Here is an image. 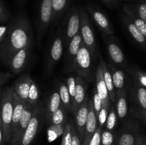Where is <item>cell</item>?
Listing matches in <instances>:
<instances>
[{"mask_svg": "<svg viewBox=\"0 0 146 145\" xmlns=\"http://www.w3.org/2000/svg\"><path fill=\"white\" fill-rule=\"evenodd\" d=\"M96 58L81 41V46L74 61L72 72L78 74V76L84 78L87 82H93L96 72Z\"/></svg>", "mask_w": 146, "mask_h": 145, "instance_id": "7a4b0ae2", "label": "cell"}, {"mask_svg": "<svg viewBox=\"0 0 146 145\" xmlns=\"http://www.w3.org/2000/svg\"><path fill=\"white\" fill-rule=\"evenodd\" d=\"M121 18L122 22L123 23V24L125 25L127 31H128V33L131 34L132 38H133V39L135 40V41H136L143 48L146 50V38L144 37V36L141 34V31L138 29V28L135 26V25L133 24V22L131 21V18H130L126 14H124L123 12H122V14H121Z\"/></svg>", "mask_w": 146, "mask_h": 145, "instance_id": "44dd1931", "label": "cell"}, {"mask_svg": "<svg viewBox=\"0 0 146 145\" xmlns=\"http://www.w3.org/2000/svg\"><path fill=\"white\" fill-rule=\"evenodd\" d=\"M107 52L111 61L115 65H119L122 68L126 66V60L121 48L113 39H108L106 43Z\"/></svg>", "mask_w": 146, "mask_h": 145, "instance_id": "ffe728a7", "label": "cell"}, {"mask_svg": "<svg viewBox=\"0 0 146 145\" xmlns=\"http://www.w3.org/2000/svg\"><path fill=\"white\" fill-rule=\"evenodd\" d=\"M17 1L20 6H23L26 3L27 0H17Z\"/></svg>", "mask_w": 146, "mask_h": 145, "instance_id": "7dc6e473", "label": "cell"}, {"mask_svg": "<svg viewBox=\"0 0 146 145\" xmlns=\"http://www.w3.org/2000/svg\"><path fill=\"white\" fill-rule=\"evenodd\" d=\"M33 33L27 16L19 13L9 25L3 41L0 43V60L6 64L14 53L26 47L31 46Z\"/></svg>", "mask_w": 146, "mask_h": 145, "instance_id": "6da1fadb", "label": "cell"}, {"mask_svg": "<svg viewBox=\"0 0 146 145\" xmlns=\"http://www.w3.org/2000/svg\"><path fill=\"white\" fill-rule=\"evenodd\" d=\"M52 17L51 0H40L36 20V30L38 40L45 34L51 24Z\"/></svg>", "mask_w": 146, "mask_h": 145, "instance_id": "9c48e42d", "label": "cell"}, {"mask_svg": "<svg viewBox=\"0 0 146 145\" xmlns=\"http://www.w3.org/2000/svg\"><path fill=\"white\" fill-rule=\"evenodd\" d=\"M3 86H0V105H1V95H2V90Z\"/></svg>", "mask_w": 146, "mask_h": 145, "instance_id": "c3c4849f", "label": "cell"}, {"mask_svg": "<svg viewBox=\"0 0 146 145\" xmlns=\"http://www.w3.org/2000/svg\"><path fill=\"white\" fill-rule=\"evenodd\" d=\"M64 39L60 26L58 27L56 34L51 41L47 52L46 59L45 72L48 75H51L56 64L59 61L64 52Z\"/></svg>", "mask_w": 146, "mask_h": 145, "instance_id": "8992f818", "label": "cell"}, {"mask_svg": "<svg viewBox=\"0 0 146 145\" xmlns=\"http://www.w3.org/2000/svg\"><path fill=\"white\" fill-rule=\"evenodd\" d=\"M25 104V102L21 101L14 92V109H13L12 119H11V136L14 134L16 130H17Z\"/></svg>", "mask_w": 146, "mask_h": 145, "instance_id": "484cf974", "label": "cell"}, {"mask_svg": "<svg viewBox=\"0 0 146 145\" xmlns=\"http://www.w3.org/2000/svg\"><path fill=\"white\" fill-rule=\"evenodd\" d=\"M32 79L28 74H23L16 80L14 85H13L14 93L17 97L27 103L28 100L29 91L30 85Z\"/></svg>", "mask_w": 146, "mask_h": 145, "instance_id": "ac0fdd59", "label": "cell"}, {"mask_svg": "<svg viewBox=\"0 0 146 145\" xmlns=\"http://www.w3.org/2000/svg\"><path fill=\"white\" fill-rule=\"evenodd\" d=\"M123 1H134L135 0H123Z\"/></svg>", "mask_w": 146, "mask_h": 145, "instance_id": "681fc988", "label": "cell"}, {"mask_svg": "<svg viewBox=\"0 0 146 145\" xmlns=\"http://www.w3.org/2000/svg\"><path fill=\"white\" fill-rule=\"evenodd\" d=\"M3 142H4V137H3V131L2 126H1V120L0 117V145H2Z\"/></svg>", "mask_w": 146, "mask_h": 145, "instance_id": "bcb514c9", "label": "cell"}, {"mask_svg": "<svg viewBox=\"0 0 146 145\" xmlns=\"http://www.w3.org/2000/svg\"><path fill=\"white\" fill-rule=\"evenodd\" d=\"M38 98H39V90L36 82L32 80L30 85L27 103L31 104V105H36L38 102Z\"/></svg>", "mask_w": 146, "mask_h": 145, "instance_id": "e575fe53", "label": "cell"}, {"mask_svg": "<svg viewBox=\"0 0 146 145\" xmlns=\"http://www.w3.org/2000/svg\"><path fill=\"white\" fill-rule=\"evenodd\" d=\"M61 105V99H60L58 88H56L51 92L47 102L46 108L45 109V118L47 121V123H48L53 114L59 108Z\"/></svg>", "mask_w": 146, "mask_h": 145, "instance_id": "83f0119b", "label": "cell"}, {"mask_svg": "<svg viewBox=\"0 0 146 145\" xmlns=\"http://www.w3.org/2000/svg\"><path fill=\"white\" fill-rule=\"evenodd\" d=\"M71 145H82V142H81V139H80L79 136H78V134L75 127L74 122L72 125V140H71Z\"/></svg>", "mask_w": 146, "mask_h": 145, "instance_id": "60d3db41", "label": "cell"}, {"mask_svg": "<svg viewBox=\"0 0 146 145\" xmlns=\"http://www.w3.org/2000/svg\"><path fill=\"white\" fill-rule=\"evenodd\" d=\"M102 129L97 127L94 136L91 138L88 145H101V134Z\"/></svg>", "mask_w": 146, "mask_h": 145, "instance_id": "ab89813d", "label": "cell"}, {"mask_svg": "<svg viewBox=\"0 0 146 145\" xmlns=\"http://www.w3.org/2000/svg\"><path fill=\"white\" fill-rule=\"evenodd\" d=\"M96 90L97 93L101 98L102 100V107L106 109L107 111L109 110L110 106L111 105V102L110 100L109 94H108V90H107L106 85L104 82V77H103L102 71H101V65H97L96 72Z\"/></svg>", "mask_w": 146, "mask_h": 145, "instance_id": "e0dca14e", "label": "cell"}, {"mask_svg": "<svg viewBox=\"0 0 146 145\" xmlns=\"http://www.w3.org/2000/svg\"><path fill=\"white\" fill-rule=\"evenodd\" d=\"M71 1V0H51L52 17L51 24L54 26L58 25L61 18L69 9Z\"/></svg>", "mask_w": 146, "mask_h": 145, "instance_id": "7402d4cb", "label": "cell"}, {"mask_svg": "<svg viewBox=\"0 0 146 145\" xmlns=\"http://www.w3.org/2000/svg\"><path fill=\"white\" fill-rule=\"evenodd\" d=\"M143 123H144V124H145V125H146V116H145V119H144V120H143Z\"/></svg>", "mask_w": 146, "mask_h": 145, "instance_id": "f907efd6", "label": "cell"}, {"mask_svg": "<svg viewBox=\"0 0 146 145\" xmlns=\"http://www.w3.org/2000/svg\"><path fill=\"white\" fill-rule=\"evenodd\" d=\"M76 80V92L72 102V114L76 113L77 109L80 107L85 100L87 90V82L80 76L75 78Z\"/></svg>", "mask_w": 146, "mask_h": 145, "instance_id": "d6986e66", "label": "cell"}, {"mask_svg": "<svg viewBox=\"0 0 146 145\" xmlns=\"http://www.w3.org/2000/svg\"><path fill=\"white\" fill-rule=\"evenodd\" d=\"M10 17L9 12L4 5V2L0 0V23L6 22Z\"/></svg>", "mask_w": 146, "mask_h": 145, "instance_id": "f35d334b", "label": "cell"}, {"mask_svg": "<svg viewBox=\"0 0 146 145\" xmlns=\"http://www.w3.org/2000/svg\"><path fill=\"white\" fill-rule=\"evenodd\" d=\"M123 12L126 14L133 22L135 26L141 31V34L146 38V24L138 16L133 8V6L128 4H125L123 6Z\"/></svg>", "mask_w": 146, "mask_h": 145, "instance_id": "d4e9b609", "label": "cell"}, {"mask_svg": "<svg viewBox=\"0 0 146 145\" xmlns=\"http://www.w3.org/2000/svg\"><path fill=\"white\" fill-rule=\"evenodd\" d=\"M58 90L62 106L66 110L72 113V101L66 83L60 82L58 85Z\"/></svg>", "mask_w": 146, "mask_h": 145, "instance_id": "f1b7e54d", "label": "cell"}, {"mask_svg": "<svg viewBox=\"0 0 146 145\" xmlns=\"http://www.w3.org/2000/svg\"><path fill=\"white\" fill-rule=\"evenodd\" d=\"M66 85L67 88H68V92L71 96V101L73 102V100H74V95H75L76 92V80L75 77L74 76H69L66 78Z\"/></svg>", "mask_w": 146, "mask_h": 145, "instance_id": "8d00e7d4", "label": "cell"}, {"mask_svg": "<svg viewBox=\"0 0 146 145\" xmlns=\"http://www.w3.org/2000/svg\"><path fill=\"white\" fill-rule=\"evenodd\" d=\"M74 120L70 119L66 123L64 126V130L63 132L62 138L60 145H71L72 140V125L74 124Z\"/></svg>", "mask_w": 146, "mask_h": 145, "instance_id": "836d02e7", "label": "cell"}, {"mask_svg": "<svg viewBox=\"0 0 146 145\" xmlns=\"http://www.w3.org/2000/svg\"><path fill=\"white\" fill-rule=\"evenodd\" d=\"M88 100H89V98L87 95L82 105L80 106V107L77 109L76 113L74 115V125H75V127L81 139V142H83V139H84V130H85L86 123L87 117H88Z\"/></svg>", "mask_w": 146, "mask_h": 145, "instance_id": "5bb4252c", "label": "cell"}, {"mask_svg": "<svg viewBox=\"0 0 146 145\" xmlns=\"http://www.w3.org/2000/svg\"><path fill=\"white\" fill-rule=\"evenodd\" d=\"M44 117L45 109H44L42 103L38 102L35 107L34 115L18 145H31L42 125Z\"/></svg>", "mask_w": 146, "mask_h": 145, "instance_id": "52a82bcc", "label": "cell"}, {"mask_svg": "<svg viewBox=\"0 0 146 145\" xmlns=\"http://www.w3.org/2000/svg\"><path fill=\"white\" fill-rule=\"evenodd\" d=\"M81 41L82 38L79 31L70 41L68 47L66 49V53L65 56V70L67 72H72L74 61L81 46Z\"/></svg>", "mask_w": 146, "mask_h": 145, "instance_id": "2e32d148", "label": "cell"}, {"mask_svg": "<svg viewBox=\"0 0 146 145\" xmlns=\"http://www.w3.org/2000/svg\"><path fill=\"white\" fill-rule=\"evenodd\" d=\"M14 88L13 86L6 87L2 90L1 105H0V117L2 126L4 142L11 141V125L14 109Z\"/></svg>", "mask_w": 146, "mask_h": 145, "instance_id": "3957f363", "label": "cell"}, {"mask_svg": "<svg viewBox=\"0 0 146 145\" xmlns=\"http://www.w3.org/2000/svg\"><path fill=\"white\" fill-rule=\"evenodd\" d=\"M30 50L31 46L26 47L16 52L9 58L6 65L13 73H19L26 68L29 58Z\"/></svg>", "mask_w": 146, "mask_h": 145, "instance_id": "4fadbf2b", "label": "cell"}, {"mask_svg": "<svg viewBox=\"0 0 146 145\" xmlns=\"http://www.w3.org/2000/svg\"><path fill=\"white\" fill-rule=\"evenodd\" d=\"M60 26L64 39V49H66L72 38L79 32L80 11L76 7H71L62 17Z\"/></svg>", "mask_w": 146, "mask_h": 145, "instance_id": "277c9868", "label": "cell"}, {"mask_svg": "<svg viewBox=\"0 0 146 145\" xmlns=\"http://www.w3.org/2000/svg\"><path fill=\"white\" fill-rule=\"evenodd\" d=\"M98 57H99V65H101L104 82H105L107 90H108V94H109L110 100H111V103H115L116 91H115L113 83L112 76H111V72H110L109 69H108V65L105 62L103 57L101 55H99Z\"/></svg>", "mask_w": 146, "mask_h": 145, "instance_id": "cb8c5ba5", "label": "cell"}, {"mask_svg": "<svg viewBox=\"0 0 146 145\" xmlns=\"http://www.w3.org/2000/svg\"><path fill=\"white\" fill-rule=\"evenodd\" d=\"M133 8L138 16L146 24V0H140L133 6Z\"/></svg>", "mask_w": 146, "mask_h": 145, "instance_id": "d590c367", "label": "cell"}, {"mask_svg": "<svg viewBox=\"0 0 146 145\" xmlns=\"http://www.w3.org/2000/svg\"><path fill=\"white\" fill-rule=\"evenodd\" d=\"M108 69L112 76L113 83L115 91L126 90H125V76L123 71L118 69L115 65L111 63L108 64Z\"/></svg>", "mask_w": 146, "mask_h": 145, "instance_id": "4316f807", "label": "cell"}, {"mask_svg": "<svg viewBox=\"0 0 146 145\" xmlns=\"http://www.w3.org/2000/svg\"><path fill=\"white\" fill-rule=\"evenodd\" d=\"M66 124H51L47 129V137L49 142H54L55 139L62 136Z\"/></svg>", "mask_w": 146, "mask_h": 145, "instance_id": "4dcf8cb0", "label": "cell"}, {"mask_svg": "<svg viewBox=\"0 0 146 145\" xmlns=\"http://www.w3.org/2000/svg\"><path fill=\"white\" fill-rule=\"evenodd\" d=\"M101 1L111 8H115L119 5L121 0H101Z\"/></svg>", "mask_w": 146, "mask_h": 145, "instance_id": "b9f144b4", "label": "cell"}, {"mask_svg": "<svg viewBox=\"0 0 146 145\" xmlns=\"http://www.w3.org/2000/svg\"><path fill=\"white\" fill-rule=\"evenodd\" d=\"M80 11V29L82 41L86 45L91 53L95 57L99 56V51L97 48L95 36L92 28L91 20L86 10L83 7L79 8Z\"/></svg>", "mask_w": 146, "mask_h": 145, "instance_id": "5b68a950", "label": "cell"}, {"mask_svg": "<svg viewBox=\"0 0 146 145\" xmlns=\"http://www.w3.org/2000/svg\"><path fill=\"white\" fill-rule=\"evenodd\" d=\"M131 98L135 117L143 122L146 116V88L137 80L131 90Z\"/></svg>", "mask_w": 146, "mask_h": 145, "instance_id": "30bf717a", "label": "cell"}, {"mask_svg": "<svg viewBox=\"0 0 146 145\" xmlns=\"http://www.w3.org/2000/svg\"><path fill=\"white\" fill-rule=\"evenodd\" d=\"M36 105H31L29 103L25 104L17 130H16L14 134L11 136V141H10L11 145H18L19 144L20 141L25 132L26 129L28 127L29 123L34 115Z\"/></svg>", "mask_w": 146, "mask_h": 145, "instance_id": "8fae6325", "label": "cell"}, {"mask_svg": "<svg viewBox=\"0 0 146 145\" xmlns=\"http://www.w3.org/2000/svg\"><path fill=\"white\" fill-rule=\"evenodd\" d=\"M93 106H94V111H95V114L96 117H98V114H99L100 111H101V108H102V100H101V98L99 95L97 93L96 90L94 91V95H93Z\"/></svg>", "mask_w": 146, "mask_h": 145, "instance_id": "74e56055", "label": "cell"}, {"mask_svg": "<svg viewBox=\"0 0 146 145\" xmlns=\"http://www.w3.org/2000/svg\"><path fill=\"white\" fill-rule=\"evenodd\" d=\"M115 107L117 116L121 121H125L128 113V100L126 90L116 91Z\"/></svg>", "mask_w": 146, "mask_h": 145, "instance_id": "603a6c76", "label": "cell"}, {"mask_svg": "<svg viewBox=\"0 0 146 145\" xmlns=\"http://www.w3.org/2000/svg\"><path fill=\"white\" fill-rule=\"evenodd\" d=\"M8 30V26L0 24V43L3 41Z\"/></svg>", "mask_w": 146, "mask_h": 145, "instance_id": "7bdbcfd3", "label": "cell"}, {"mask_svg": "<svg viewBox=\"0 0 146 145\" xmlns=\"http://www.w3.org/2000/svg\"><path fill=\"white\" fill-rule=\"evenodd\" d=\"M86 9L96 26L104 35L106 36L114 35L115 31L112 24H111L108 17L101 10L90 4L86 6Z\"/></svg>", "mask_w": 146, "mask_h": 145, "instance_id": "7c38bea8", "label": "cell"}, {"mask_svg": "<svg viewBox=\"0 0 146 145\" xmlns=\"http://www.w3.org/2000/svg\"><path fill=\"white\" fill-rule=\"evenodd\" d=\"M118 134L115 132L103 129L101 134V145H116Z\"/></svg>", "mask_w": 146, "mask_h": 145, "instance_id": "d6a6232c", "label": "cell"}, {"mask_svg": "<svg viewBox=\"0 0 146 145\" xmlns=\"http://www.w3.org/2000/svg\"><path fill=\"white\" fill-rule=\"evenodd\" d=\"M10 75L6 72H0V86H3L6 82L9 79Z\"/></svg>", "mask_w": 146, "mask_h": 145, "instance_id": "ee69618b", "label": "cell"}, {"mask_svg": "<svg viewBox=\"0 0 146 145\" xmlns=\"http://www.w3.org/2000/svg\"><path fill=\"white\" fill-rule=\"evenodd\" d=\"M141 133L139 125L135 119L125 120L118 134L116 145H135Z\"/></svg>", "mask_w": 146, "mask_h": 145, "instance_id": "ba28073f", "label": "cell"}, {"mask_svg": "<svg viewBox=\"0 0 146 145\" xmlns=\"http://www.w3.org/2000/svg\"><path fill=\"white\" fill-rule=\"evenodd\" d=\"M135 145H146V136L145 134L141 133Z\"/></svg>", "mask_w": 146, "mask_h": 145, "instance_id": "f6af8a7d", "label": "cell"}, {"mask_svg": "<svg viewBox=\"0 0 146 145\" xmlns=\"http://www.w3.org/2000/svg\"><path fill=\"white\" fill-rule=\"evenodd\" d=\"M67 122H68V120H67V111L61 105L59 107V108L53 114L48 124V125H51V124L58 125V124H66Z\"/></svg>", "mask_w": 146, "mask_h": 145, "instance_id": "1f68e13d", "label": "cell"}, {"mask_svg": "<svg viewBox=\"0 0 146 145\" xmlns=\"http://www.w3.org/2000/svg\"><path fill=\"white\" fill-rule=\"evenodd\" d=\"M117 121H118V116H117L116 110H115V104L111 103L109 110H108L106 121L104 125V127H105L104 129L115 132L117 126Z\"/></svg>", "mask_w": 146, "mask_h": 145, "instance_id": "f546056e", "label": "cell"}, {"mask_svg": "<svg viewBox=\"0 0 146 145\" xmlns=\"http://www.w3.org/2000/svg\"><path fill=\"white\" fill-rule=\"evenodd\" d=\"M97 127H98L97 117L96 116L95 111H94V106H93L92 99L90 98L89 100H88V117H87V121L86 123L82 145L89 144L90 141L94 136Z\"/></svg>", "mask_w": 146, "mask_h": 145, "instance_id": "9a60e30c", "label": "cell"}]
</instances>
